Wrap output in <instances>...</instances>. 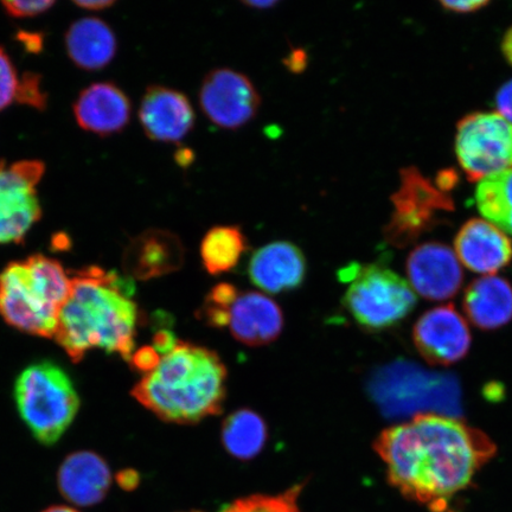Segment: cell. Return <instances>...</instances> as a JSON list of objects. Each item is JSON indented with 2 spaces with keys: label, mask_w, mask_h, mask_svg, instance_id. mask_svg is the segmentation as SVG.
<instances>
[{
  "label": "cell",
  "mask_w": 512,
  "mask_h": 512,
  "mask_svg": "<svg viewBox=\"0 0 512 512\" xmlns=\"http://www.w3.org/2000/svg\"><path fill=\"white\" fill-rule=\"evenodd\" d=\"M374 448L387 465L389 483L433 511H443L496 452L483 432L437 414L384 430Z\"/></svg>",
  "instance_id": "cell-1"
},
{
  "label": "cell",
  "mask_w": 512,
  "mask_h": 512,
  "mask_svg": "<svg viewBox=\"0 0 512 512\" xmlns=\"http://www.w3.org/2000/svg\"><path fill=\"white\" fill-rule=\"evenodd\" d=\"M132 294V281L115 272L91 266L75 273L54 336L70 360L101 349L131 361L139 316Z\"/></svg>",
  "instance_id": "cell-2"
},
{
  "label": "cell",
  "mask_w": 512,
  "mask_h": 512,
  "mask_svg": "<svg viewBox=\"0 0 512 512\" xmlns=\"http://www.w3.org/2000/svg\"><path fill=\"white\" fill-rule=\"evenodd\" d=\"M226 382L227 368L215 351L179 341L132 395L160 420L192 425L222 413Z\"/></svg>",
  "instance_id": "cell-3"
},
{
  "label": "cell",
  "mask_w": 512,
  "mask_h": 512,
  "mask_svg": "<svg viewBox=\"0 0 512 512\" xmlns=\"http://www.w3.org/2000/svg\"><path fill=\"white\" fill-rule=\"evenodd\" d=\"M15 401L25 425L46 446L61 439L80 408L72 379L51 361L32 363L19 374Z\"/></svg>",
  "instance_id": "cell-4"
},
{
  "label": "cell",
  "mask_w": 512,
  "mask_h": 512,
  "mask_svg": "<svg viewBox=\"0 0 512 512\" xmlns=\"http://www.w3.org/2000/svg\"><path fill=\"white\" fill-rule=\"evenodd\" d=\"M344 275H349L350 285L343 304L364 329L392 328L415 307L416 296L411 284L387 268L351 267Z\"/></svg>",
  "instance_id": "cell-5"
},
{
  "label": "cell",
  "mask_w": 512,
  "mask_h": 512,
  "mask_svg": "<svg viewBox=\"0 0 512 512\" xmlns=\"http://www.w3.org/2000/svg\"><path fill=\"white\" fill-rule=\"evenodd\" d=\"M456 151L471 181L512 169V123L499 113L467 115L457 127Z\"/></svg>",
  "instance_id": "cell-6"
},
{
  "label": "cell",
  "mask_w": 512,
  "mask_h": 512,
  "mask_svg": "<svg viewBox=\"0 0 512 512\" xmlns=\"http://www.w3.org/2000/svg\"><path fill=\"white\" fill-rule=\"evenodd\" d=\"M46 171L40 160L0 162V246L22 243L41 220L37 185Z\"/></svg>",
  "instance_id": "cell-7"
},
{
  "label": "cell",
  "mask_w": 512,
  "mask_h": 512,
  "mask_svg": "<svg viewBox=\"0 0 512 512\" xmlns=\"http://www.w3.org/2000/svg\"><path fill=\"white\" fill-rule=\"evenodd\" d=\"M0 316L25 334L55 336L60 313L43 298L25 260L11 262L0 273Z\"/></svg>",
  "instance_id": "cell-8"
},
{
  "label": "cell",
  "mask_w": 512,
  "mask_h": 512,
  "mask_svg": "<svg viewBox=\"0 0 512 512\" xmlns=\"http://www.w3.org/2000/svg\"><path fill=\"white\" fill-rule=\"evenodd\" d=\"M392 200L395 213L386 229V238L399 247L407 246L425 232L439 211L453 208L445 190L434 187L414 169L402 172L401 187Z\"/></svg>",
  "instance_id": "cell-9"
},
{
  "label": "cell",
  "mask_w": 512,
  "mask_h": 512,
  "mask_svg": "<svg viewBox=\"0 0 512 512\" xmlns=\"http://www.w3.org/2000/svg\"><path fill=\"white\" fill-rule=\"evenodd\" d=\"M200 105L211 123L224 130H238L258 115L261 98L248 76L217 68L202 81Z\"/></svg>",
  "instance_id": "cell-10"
},
{
  "label": "cell",
  "mask_w": 512,
  "mask_h": 512,
  "mask_svg": "<svg viewBox=\"0 0 512 512\" xmlns=\"http://www.w3.org/2000/svg\"><path fill=\"white\" fill-rule=\"evenodd\" d=\"M416 349L433 366H451L469 352L471 335L465 319L452 305L434 307L414 326Z\"/></svg>",
  "instance_id": "cell-11"
},
{
  "label": "cell",
  "mask_w": 512,
  "mask_h": 512,
  "mask_svg": "<svg viewBox=\"0 0 512 512\" xmlns=\"http://www.w3.org/2000/svg\"><path fill=\"white\" fill-rule=\"evenodd\" d=\"M409 284L430 300L450 299L463 285V271L457 255L441 243H425L409 255Z\"/></svg>",
  "instance_id": "cell-12"
},
{
  "label": "cell",
  "mask_w": 512,
  "mask_h": 512,
  "mask_svg": "<svg viewBox=\"0 0 512 512\" xmlns=\"http://www.w3.org/2000/svg\"><path fill=\"white\" fill-rule=\"evenodd\" d=\"M139 120L151 140L178 143L194 128L196 114L184 93L164 86H151L143 96Z\"/></svg>",
  "instance_id": "cell-13"
},
{
  "label": "cell",
  "mask_w": 512,
  "mask_h": 512,
  "mask_svg": "<svg viewBox=\"0 0 512 512\" xmlns=\"http://www.w3.org/2000/svg\"><path fill=\"white\" fill-rule=\"evenodd\" d=\"M185 249L178 235L164 229H149L134 238L124 252L127 277L150 280L181 270Z\"/></svg>",
  "instance_id": "cell-14"
},
{
  "label": "cell",
  "mask_w": 512,
  "mask_h": 512,
  "mask_svg": "<svg viewBox=\"0 0 512 512\" xmlns=\"http://www.w3.org/2000/svg\"><path fill=\"white\" fill-rule=\"evenodd\" d=\"M306 259L292 242L268 243L256 251L249 261L248 275L262 291L278 294L296 290L304 283Z\"/></svg>",
  "instance_id": "cell-15"
},
{
  "label": "cell",
  "mask_w": 512,
  "mask_h": 512,
  "mask_svg": "<svg viewBox=\"0 0 512 512\" xmlns=\"http://www.w3.org/2000/svg\"><path fill=\"white\" fill-rule=\"evenodd\" d=\"M227 326L236 341L248 347H261L280 336L284 328L283 311L264 294L240 292L230 306Z\"/></svg>",
  "instance_id": "cell-16"
},
{
  "label": "cell",
  "mask_w": 512,
  "mask_h": 512,
  "mask_svg": "<svg viewBox=\"0 0 512 512\" xmlns=\"http://www.w3.org/2000/svg\"><path fill=\"white\" fill-rule=\"evenodd\" d=\"M59 490L78 507H93L104 501L112 484V473L98 453L79 451L64 459L57 473Z\"/></svg>",
  "instance_id": "cell-17"
},
{
  "label": "cell",
  "mask_w": 512,
  "mask_h": 512,
  "mask_svg": "<svg viewBox=\"0 0 512 512\" xmlns=\"http://www.w3.org/2000/svg\"><path fill=\"white\" fill-rule=\"evenodd\" d=\"M454 246L458 260L479 274L496 273L512 259V243L507 234L485 220L466 222Z\"/></svg>",
  "instance_id": "cell-18"
},
{
  "label": "cell",
  "mask_w": 512,
  "mask_h": 512,
  "mask_svg": "<svg viewBox=\"0 0 512 512\" xmlns=\"http://www.w3.org/2000/svg\"><path fill=\"white\" fill-rule=\"evenodd\" d=\"M74 114L83 130L111 136L123 131L130 123L131 102L114 83H93L80 93Z\"/></svg>",
  "instance_id": "cell-19"
},
{
  "label": "cell",
  "mask_w": 512,
  "mask_h": 512,
  "mask_svg": "<svg viewBox=\"0 0 512 512\" xmlns=\"http://www.w3.org/2000/svg\"><path fill=\"white\" fill-rule=\"evenodd\" d=\"M464 310L479 329L501 328L512 319L511 285L496 275L473 281L465 292Z\"/></svg>",
  "instance_id": "cell-20"
},
{
  "label": "cell",
  "mask_w": 512,
  "mask_h": 512,
  "mask_svg": "<svg viewBox=\"0 0 512 512\" xmlns=\"http://www.w3.org/2000/svg\"><path fill=\"white\" fill-rule=\"evenodd\" d=\"M67 53L76 66L99 70L108 66L117 54V38L110 25L99 18L76 21L67 31Z\"/></svg>",
  "instance_id": "cell-21"
},
{
  "label": "cell",
  "mask_w": 512,
  "mask_h": 512,
  "mask_svg": "<svg viewBox=\"0 0 512 512\" xmlns=\"http://www.w3.org/2000/svg\"><path fill=\"white\" fill-rule=\"evenodd\" d=\"M266 440V422L251 409H240L223 422L222 443L230 456L252 459L262 451Z\"/></svg>",
  "instance_id": "cell-22"
},
{
  "label": "cell",
  "mask_w": 512,
  "mask_h": 512,
  "mask_svg": "<svg viewBox=\"0 0 512 512\" xmlns=\"http://www.w3.org/2000/svg\"><path fill=\"white\" fill-rule=\"evenodd\" d=\"M248 242L238 226H216L204 235L201 259L210 275H220L238 266Z\"/></svg>",
  "instance_id": "cell-23"
},
{
  "label": "cell",
  "mask_w": 512,
  "mask_h": 512,
  "mask_svg": "<svg viewBox=\"0 0 512 512\" xmlns=\"http://www.w3.org/2000/svg\"><path fill=\"white\" fill-rule=\"evenodd\" d=\"M476 202L488 222L512 235V169L480 179Z\"/></svg>",
  "instance_id": "cell-24"
},
{
  "label": "cell",
  "mask_w": 512,
  "mask_h": 512,
  "mask_svg": "<svg viewBox=\"0 0 512 512\" xmlns=\"http://www.w3.org/2000/svg\"><path fill=\"white\" fill-rule=\"evenodd\" d=\"M303 488V484H297L278 496L253 495L240 498L226 505L220 512H300L298 498Z\"/></svg>",
  "instance_id": "cell-25"
},
{
  "label": "cell",
  "mask_w": 512,
  "mask_h": 512,
  "mask_svg": "<svg viewBox=\"0 0 512 512\" xmlns=\"http://www.w3.org/2000/svg\"><path fill=\"white\" fill-rule=\"evenodd\" d=\"M240 291L232 284L222 283L216 285L208 294L198 318L213 328H224L228 325L230 306L238 298Z\"/></svg>",
  "instance_id": "cell-26"
},
{
  "label": "cell",
  "mask_w": 512,
  "mask_h": 512,
  "mask_svg": "<svg viewBox=\"0 0 512 512\" xmlns=\"http://www.w3.org/2000/svg\"><path fill=\"white\" fill-rule=\"evenodd\" d=\"M19 78L10 56L0 47V112L17 100Z\"/></svg>",
  "instance_id": "cell-27"
},
{
  "label": "cell",
  "mask_w": 512,
  "mask_h": 512,
  "mask_svg": "<svg viewBox=\"0 0 512 512\" xmlns=\"http://www.w3.org/2000/svg\"><path fill=\"white\" fill-rule=\"evenodd\" d=\"M17 102L44 110L47 106V94L41 88V76L34 73H25L19 78Z\"/></svg>",
  "instance_id": "cell-28"
},
{
  "label": "cell",
  "mask_w": 512,
  "mask_h": 512,
  "mask_svg": "<svg viewBox=\"0 0 512 512\" xmlns=\"http://www.w3.org/2000/svg\"><path fill=\"white\" fill-rule=\"evenodd\" d=\"M3 8L8 15L15 18L35 17L48 11L55 5L53 0H35V2H3Z\"/></svg>",
  "instance_id": "cell-29"
},
{
  "label": "cell",
  "mask_w": 512,
  "mask_h": 512,
  "mask_svg": "<svg viewBox=\"0 0 512 512\" xmlns=\"http://www.w3.org/2000/svg\"><path fill=\"white\" fill-rule=\"evenodd\" d=\"M160 360H162V357H160L153 347H144L143 349L134 352L131 357L133 368L138 371H144L146 374L155 370L158 367Z\"/></svg>",
  "instance_id": "cell-30"
},
{
  "label": "cell",
  "mask_w": 512,
  "mask_h": 512,
  "mask_svg": "<svg viewBox=\"0 0 512 512\" xmlns=\"http://www.w3.org/2000/svg\"><path fill=\"white\" fill-rule=\"evenodd\" d=\"M176 337L168 330H160L153 337V349H155L159 355H168L170 351L174 350L177 343Z\"/></svg>",
  "instance_id": "cell-31"
},
{
  "label": "cell",
  "mask_w": 512,
  "mask_h": 512,
  "mask_svg": "<svg viewBox=\"0 0 512 512\" xmlns=\"http://www.w3.org/2000/svg\"><path fill=\"white\" fill-rule=\"evenodd\" d=\"M497 107L499 114L512 123V81L504 85L498 92Z\"/></svg>",
  "instance_id": "cell-32"
},
{
  "label": "cell",
  "mask_w": 512,
  "mask_h": 512,
  "mask_svg": "<svg viewBox=\"0 0 512 512\" xmlns=\"http://www.w3.org/2000/svg\"><path fill=\"white\" fill-rule=\"evenodd\" d=\"M488 4L489 2H485V0L484 2L483 0H465V2L464 0H462V2H460V0H457V2L453 0V2H441V5H443L445 9L463 12V14H465V12L477 11Z\"/></svg>",
  "instance_id": "cell-33"
},
{
  "label": "cell",
  "mask_w": 512,
  "mask_h": 512,
  "mask_svg": "<svg viewBox=\"0 0 512 512\" xmlns=\"http://www.w3.org/2000/svg\"><path fill=\"white\" fill-rule=\"evenodd\" d=\"M285 66L291 70L292 73H302L306 68L307 64V55L305 50L296 49L292 50L291 54L288 55L287 59L284 61Z\"/></svg>",
  "instance_id": "cell-34"
},
{
  "label": "cell",
  "mask_w": 512,
  "mask_h": 512,
  "mask_svg": "<svg viewBox=\"0 0 512 512\" xmlns=\"http://www.w3.org/2000/svg\"><path fill=\"white\" fill-rule=\"evenodd\" d=\"M117 483L125 491L136 490L140 484L139 473L131 469L120 471L117 475Z\"/></svg>",
  "instance_id": "cell-35"
},
{
  "label": "cell",
  "mask_w": 512,
  "mask_h": 512,
  "mask_svg": "<svg viewBox=\"0 0 512 512\" xmlns=\"http://www.w3.org/2000/svg\"><path fill=\"white\" fill-rule=\"evenodd\" d=\"M74 4L82 9L99 11L111 8L115 2L113 0H78Z\"/></svg>",
  "instance_id": "cell-36"
},
{
  "label": "cell",
  "mask_w": 512,
  "mask_h": 512,
  "mask_svg": "<svg viewBox=\"0 0 512 512\" xmlns=\"http://www.w3.org/2000/svg\"><path fill=\"white\" fill-rule=\"evenodd\" d=\"M502 48L505 59L512 64V28L507 32V35L504 36Z\"/></svg>",
  "instance_id": "cell-37"
},
{
  "label": "cell",
  "mask_w": 512,
  "mask_h": 512,
  "mask_svg": "<svg viewBox=\"0 0 512 512\" xmlns=\"http://www.w3.org/2000/svg\"><path fill=\"white\" fill-rule=\"evenodd\" d=\"M246 6H249V8L253 9H270L273 8V6L277 5L278 2H273V0H253V2H242Z\"/></svg>",
  "instance_id": "cell-38"
},
{
  "label": "cell",
  "mask_w": 512,
  "mask_h": 512,
  "mask_svg": "<svg viewBox=\"0 0 512 512\" xmlns=\"http://www.w3.org/2000/svg\"><path fill=\"white\" fill-rule=\"evenodd\" d=\"M192 153L189 150H182L177 153L176 160L179 165H187L191 162L190 156Z\"/></svg>",
  "instance_id": "cell-39"
},
{
  "label": "cell",
  "mask_w": 512,
  "mask_h": 512,
  "mask_svg": "<svg viewBox=\"0 0 512 512\" xmlns=\"http://www.w3.org/2000/svg\"><path fill=\"white\" fill-rule=\"evenodd\" d=\"M42 512H79L73 508L63 507V505H55V507H50Z\"/></svg>",
  "instance_id": "cell-40"
},
{
  "label": "cell",
  "mask_w": 512,
  "mask_h": 512,
  "mask_svg": "<svg viewBox=\"0 0 512 512\" xmlns=\"http://www.w3.org/2000/svg\"><path fill=\"white\" fill-rule=\"evenodd\" d=\"M190 512H203V511H190Z\"/></svg>",
  "instance_id": "cell-41"
}]
</instances>
